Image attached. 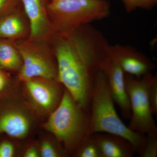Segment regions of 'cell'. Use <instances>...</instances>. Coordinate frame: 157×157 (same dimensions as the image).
I'll list each match as a JSON object with an SVG mask.
<instances>
[{
	"label": "cell",
	"instance_id": "obj_1",
	"mask_svg": "<svg viewBox=\"0 0 157 157\" xmlns=\"http://www.w3.org/2000/svg\"><path fill=\"white\" fill-rule=\"evenodd\" d=\"M55 36L57 79L80 106L89 110L96 76L110 58L108 41L90 24Z\"/></svg>",
	"mask_w": 157,
	"mask_h": 157
},
{
	"label": "cell",
	"instance_id": "obj_2",
	"mask_svg": "<svg viewBox=\"0 0 157 157\" xmlns=\"http://www.w3.org/2000/svg\"><path fill=\"white\" fill-rule=\"evenodd\" d=\"M107 77L101 70L96 76L90 106L89 135L107 133L117 135L129 141L138 153L145 136L127 126L118 115Z\"/></svg>",
	"mask_w": 157,
	"mask_h": 157
},
{
	"label": "cell",
	"instance_id": "obj_3",
	"mask_svg": "<svg viewBox=\"0 0 157 157\" xmlns=\"http://www.w3.org/2000/svg\"><path fill=\"white\" fill-rule=\"evenodd\" d=\"M90 111L81 107L65 90L58 105L45 124L67 150L78 149L89 135Z\"/></svg>",
	"mask_w": 157,
	"mask_h": 157
},
{
	"label": "cell",
	"instance_id": "obj_4",
	"mask_svg": "<svg viewBox=\"0 0 157 157\" xmlns=\"http://www.w3.org/2000/svg\"><path fill=\"white\" fill-rule=\"evenodd\" d=\"M47 12L54 33H67L109 16L110 3L108 0H50Z\"/></svg>",
	"mask_w": 157,
	"mask_h": 157
},
{
	"label": "cell",
	"instance_id": "obj_5",
	"mask_svg": "<svg viewBox=\"0 0 157 157\" xmlns=\"http://www.w3.org/2000/svg\"><path fill=\"white\" fill-rule=\"evenodd\" d=\"M155 76L151 72L140 77L125 73V84L131 110L128 127L143 135L157 134L148 98L149 88Z\"/></svg>",
	"mask_w": 157,
	"mask_h": 157
},
{
	"label": "cell",
	"instance_id": "obj_6",
	"mask_svg": "<svg viewBox=\"0 0 157 157\" xmlns=\"http://www.w3.org/2000/svg\"><path fill=\"white\" fill-rule=\"evenodd\" d=\"M22 64L19 78L24 81L35 78L53 80L57 78V70L45 50L33 40L20 41L16 44Z\"/></svg>",
	"mask_w": 157,
	"mask_h": 157
},
{
	"label": "cell",
	"instance_id": "obj_7",
	"mask_svg": "<svg viewBox=\"0 0 157 157\" xmlns=\"http://www.w3.org/2000/svg\"><path fill=\"white\" fill-rule=\"evenodd\" d=\"M109 53L110 58L124 73L135 77H141L155 68L150 59L132 46L109 45Z\"/></svg>",
	"mask_w": 157,
	"mask_h": 157
},
{
	"label": "cell",
	"instance_id": "obj_8",
	"mask_svg": "<svg viewBox=\"0 0 157 157\" xmlns=\"http://www.w3.org/2000/svg\"><path fill=\"white\" fill-rule=\"evenodd\" d=\"M45 78H35L25 81L26 88L33 102L40 109L52 112L63 96L59 85Z\"/></svg>",
	"mask_w": 157,
	"mask_h": 157
},
{
	"label": "cell",
	"instance_id": "obj_9",
	"mask_svg": "<svg viewBox=\"0 0 157 157\" xmlns=\"http://www.w3.org/2000/svg\"><path fill=\"white\" fill-rule=\"evenodd\" d=\"M21 2L29 22L31 40L38 41L54 33L47 12L50 0H21Z\"/></svg>",
	"mask_w": 157,
	"mask_h": 157
},
{
	"label": "cell",
	"instance_id": "obj_10",
	"mask_svg": "<svg viewBox=\"0 0 157 157\" xmlns=\"http://www.w3.org/2000/svg\"><path fill=\"white\" fill-rule=\"evenodd\" d=\"M101 70L107 77L114 103L117 104L124 117L130 119L131 107L126 89L124 73L110 58L105 63Z\"/></svg>",
	"mask_w": 157,
	"mask_h": 157
},
{
	"label": "cell",
	"instance_id": "obj_11",
	"mask_svg": "<svg viewBox=\"0 0 157 157\" xmlns=\"http://www.w3.org/2000/svg\"><path fill=\"white\" fill-rule=\"evenodd\" d=\"M92 135L102 157H132L136 153L132 144L123 137L107 133Z\"/></svg>",
	"mask_w": 157,
	"mask_h": 157
},
{
	"label": "cell",
	"instance_id": "obj_12",
	"mask_svg": "<svg viewBox=\"0 0 157 157\" xmlns=\"http://www.w3.org/2000/svg\"><path fill=\"white\" fill-rule=\"evenodd\" d=\"M30 128L29 118L21 110L9 109L0 115V133L14 138H22L28 134Z\"/></svg>",
	"mask_w": 157,
	"mask_h": 157
},
{
	"label": "cell",
	"instance_id": "obj_13",
	"mask_svg": "<svg viewBox=\"0 0 157 157\" xmlns=\"http://www.w3.org/2000/svg\"><path fill=\"white\" fill-rule=\"evenodd\" d=\"M20 9L10 12L0 18V39H18L26 33V26Z\"/></svg>",
	"mask_w": 157,
	"mask_h": 157
},
{
	"label": "cell",
	"instance_id": "obj_14",
	"mask_svg": "<svg viewBox=\"0 0 157 157\" xmlns=\"http://www.w3.org/2000/svg\"><path fill=\"white\" fill-rule=\"evenodd\" d=\"M21 57L16 45L7 40H0V67L11 70L20 69Z\"/></svg>",
	"mask_w": 157,
	"mask_h": 157
},
{
	"label": "cell",
	"instance_id": "obj_15",
	"mask_svg": "<svg viewBox=\"0 0 157 157\" xmlns=\"http://www.w3.org/2000/svg\"><path fill=\"white\" fill-rule=\"evenodd\" d=\"M78 157H102L98 144L92 135H90L77 149Z\"/></svg>",
	"mask_w": 157,
	"mask_h": 157
},
{
	"label": "cell",
	"instance_id": "obj_16",
	"mask_svg": "<svg viewBox=\"0 0 157 157\" xmlns=\"http://www.w3.org/2000/svg\"><path fill=\"white\" fill-rule=\"evenodd\" d=\"M138 154L141 157H157V134L146 135L143 146Z\"/></svg>",
	"mask_w": 157,
	"mask_h": 157
},
{
	"label": "cell",
	"instance_id": "obj_17",
	"mask_svg": "<svg viewBox=\"0 0 157 157\" xmlns=\"http://www.w3.org/2000/svg\"><path fill=\"white\" fill-rule=\"evenodd\" d=\"M127 13L137 9L150 10L157 4V0H121Z\"/></svg>",
	"mask_w": 157,
	"mask_h": 157
},
{
	"label": "cell",
	"instance_id": "obj_18",
	"mask_svg": "<svg viewBox=\"0 0 157 157\" xmlns=\"http://www.w3.org/2000/svg\"><path fill=\"white\" fill-rule=\"evenodd\" d=\"M149 101L153 115L157 114V77L155 75L149 88Z\"/></svg>",
	"mask_w": 157,
	"mask_h": 157
},
{
	"label": "cell",
	"instance_id": "obj_19",
	"mask_svg": "<svg viewBox=\"0 0 157 157\" xmlns=\"http://www.w3.org/2000/svg\"><path fill=\"white\" fill-rule=\"evenodd\" d=\"M21 8V0H0V14H9Z\"/></svg>",
	"mask_w": 157,
	"mask_h": 157
},
{
	"label": "cell",
	"instance_id": "obj_20",
	"mask_svg": "<svg viewBox=\"0 0 157 157\" xmlns=\"http://www.w3.org/2000/svg\"><path fill=\"white\" fill-rule=\"evenodd\" d=\"M40 154L42 157H57L59 156V152L53 145L47 141L42 142L40 149Z\"/></svg>",
	"mask_w": 157,
	"mask_h": 157
},
{
	"label": "cell",
	"instance_id": "obj_21",
	"mask_svg": "<svg viewBox=\"0 0 157 157\" xmlns=\"http://www.w3.org/2000/svg\"><path fill=\"white\" fill-rule=\"evenodd\" d=\"M14 153V147L12 144L4 141L0 144V157H12Z\"/></svg>",
	"mask_w": 157,
	"mask_h": 157
},
{
	"label": "cell",
	"instance_id": "obj_22",
	"mask_svg": "<svg viewBox=\"0 0 157 157\" xmlns=\"http://www.w3.org/2000/svg\"><path fill=\"white\" fill-rule=\"evenodd\" d=\"M39 155L36 149L33 147L28 149L24 154V156L25 157H38Z\"/></svg>",
	"mask_w": 157,
	"mask_h": 157
},
{
	"label": "cell",
	"instance_id": "obj_23",
	"mask_svg": "<svg viewBox=\"0 0 157 157\" xmlns=\"http://www.w3.org/2000/svg\"><path fill=\"white\" fill-rule=\"evenodd\" d=\"M7 83V78L4 73L0 70V91L3 90Z\"/></svg>",
	"mask_w": 157,
	"mask_h": 157
}]
</instances>
